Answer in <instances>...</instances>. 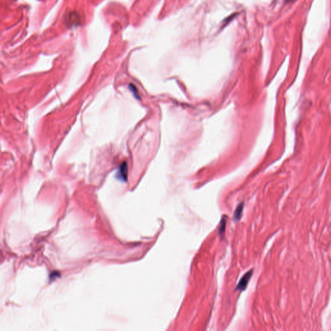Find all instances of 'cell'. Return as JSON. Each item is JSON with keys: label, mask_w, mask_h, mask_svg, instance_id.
I'll return each mask as SVG.
<instances>
[{"label": "cell", "mask_w": 331, "mask_h": 331, "mask_svg": "<svg viewBox=\"0 0 331 331\" xmlns=\"http://www.w3.org/2000/svg\"><path fill=\"white\" fill-rule=\"evenodd\" d=\"M128 166L126 162H123L120 165L118 171L116 173V178L120 181L126 182L128 180Z\"/></svg>", "instance_id": "obj_1"}, {"label": "cell", "mask_w": 331, "mask_h": 331, "mask_svg": "<svg viewBox=\"0 0 331 331\" xmlns=\"http://www.w3.org/2000/svg\"><path fill=\"white\" fill-rule=\"evenodd\" d=\"M252 274H253V270H250V271H248L247 273L244 274L243 276V278L241 279L240 281L239 282L236 289L239 290V291H244V289L247 288L249 281H250V279L252 276Z\"/></svg>", "instance_id": "obj_2"}, {"label": "cell", "mask_w": 331, "mask_h": 331, "mask_svg": "<svg viewBox=\"0 0 331 331\" xmlns=\"http://www.w3.org/2000/svg\"><path fill=\"white\" fill-rule=\"evenodd\" d=\"M243 207H244V204L243 202L239 204V205L237 206L236 210H235V213H234V216H233L234 219H235L236 221H239L241 219L242 216L243 211Z\"/></svg>", "instance_id": "obj_3"}, {"label": "cell", "mask_w": 331, "mask_h": 331, "mask_svg": "<svg viewBox=\"0 0 331 331\" xmlns=\"http://www.w3.org/2000/svg\"><path fill=\"white\" fill-rule=\"evenodd\" d=\"M226 219L225 217H222V219L220 222L219 228V235L221 236H224L225 233V231L226 229Z\"/></svg>", "instance_id": "obj_4"}, {"label": "cell", "mask_w": 331, "mask_h": 331, "mask_svg": "<svg viewBox=\"0 0 331 331\" xmlns=\"http://www.w3.org/2000/svg\"><path fill=\"white\" fill-rule=\"evenodd\" d=\"M129 89H130V91H131V92L133 93L134 96H135V97L136 98H137V99H140V98H139V93H138V91H137V89L136 88V87H135V86L133 84H129Z\"/></svg>", "instance_id": "obj_5"}]
</instances>
